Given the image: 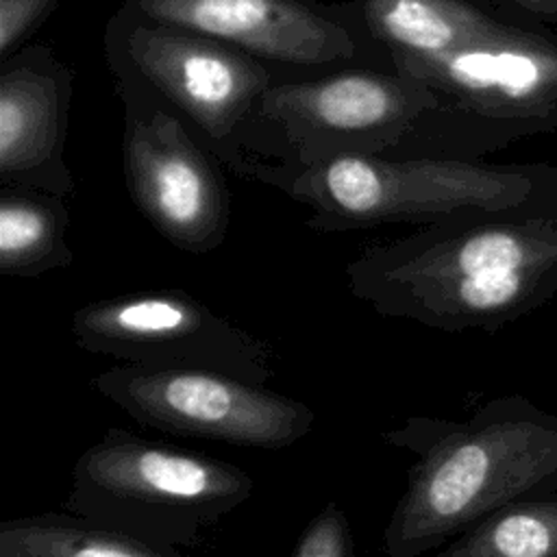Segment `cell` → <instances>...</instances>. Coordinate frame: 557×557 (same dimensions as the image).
<instances>
[{
	"label": "cell",
	"instance_id": "obj_2",
	"mask_svg": "<svg viewBox=\"0 0 557 557\" xmlns=\"http://www.w3.org/2000/svg\"><path fill=\"white\" fill-rule=\"evenodd\" d=\"M383 440L413 461L381 537V557H422L498 507L557 485V411L522 394L466 420L409 416Z\"/></svg>",
	"mask_w": 557,
	"mask_h": 557
},
{
	"label": "cell",
	"instance_id": "obj_3",
	"mask_svg": "<svg viewBox=\"0 0 557 557\" xmlns=\"http://www.w3.org/2000/svg\"><path fill=\"white\" fill-rule=\"evenodd\" d=\"M274 189L309 209L305 224L344 233L557 202V165L429 154H342L281 178Z\"/></svg>",
	"mask_w": 557,
	"mask_h": 557
},
{
	"label": "cell",
	"instance_id": "obj_6",
	"mask_svg": "<svg viewBox=\"0 0 557 557\" xmlns=\"http://www.w3.org/2000/svg\"><path fill=\"white\" fill-rule=\"evenodd\" d=\"M252 487L235 463L111 426L76 459L63 509L183 550L244 505Z\"/></svg>",
	"mask_w": 557,
	"mask_h": 557
},
{
	"label": "cell",
	"instance_id": "obj_8",
	"mask_svg": "<svg viewBox=\"0 0 557 557\" xmlns=\"http://www.w3.org/2000/svg\"><path fill=\"white\" fill-rule=\"evenodd\" d=\"M122 100V174L135 209L174 248L218 250L231 224V194L220 159L170 109L133 85Z\"/></svg>",
	"mask_w": 557,
	"mask_h": 557
},
{
	"label": "cell",
	"instance_id": "obj_17",
	"mask_svg": "<svg viewBox=\"0 0 557 557\" xmlns=\"http://www.w3.org/2000/svg\"><path fill=\"white\" fill-rule=\"evenodd\" d=\"M292 557H355V540L346 511L329 500L302 529Z\"/></svg>",
	"mask_w": 557,
	"mask_h": 557
},
{
	"label": "cell",
	"instance_id": "obj_4",
	"mask_svg": "<svg viewBox=\"0 0 557 557\" xmlns=\"http://www.w3.org/2000/svg\"><path fill=\"white\" fill-rule=\"evenodd\" d=\"M435 104L426 83L396 67L281 76L242 133L237 176L274 187L333 157L392 152Z\"/></svg>",
	"mask_w": 557,
	"mask_h": 557
},
{
	"label": "cell",
	"instance_id": "obj_5",
	"mask_svg": "<svg viewBox=\"0 0 557 557\" xmlns=\"http://www.w3.org/2000/svg\"><path fill=\"white\" fill-rule=\"evenodd\" d=\"M437 104L389 154L483 159L527 135L557 131V35L513 22L440 59L400 67Z\"/></svg>",
	"mask_w": 557,
	"mask_h": 557
},
{
	"label": "cell",
	"instance_id": "obj_7",
	"mask_svg": "<svg viewBox=\"0 0 557 557\" xmlns=\"http://www.w3.org/2000/svg\"><path fill=\"white\" fill-rule=\"evenodd\" d=\"M104 59L115 83L141 89L178 115L235 176L242 133L263 94L283 76L213 37L120 7L104 24Z\"/></svg>",
	"mask_w": 557,
	"mask_h": 557
},
{
	"label": "cell",
	"instance_id": "obj_13",
	"mask_svg": "<svg viewBox=\"0 0 557 557\" xmlns=\"http://www.w3.org/2000/svg\"><path fill=\"white\" fill-rule=\"evenodd\" d=\"M370 37L396 70L440 59L487 39L518 20H507L476 0H352Z\"/></svg>",
	"mask_w": 557,
	"mask_h": 557
},
{
	"label": "cell",
	"instance_id": "obj_14",
	"mask_svg": "<svg viewBox=\"0 0 557 557\" xmlns=\"http://www.w3.org/2000/svg\"><path fill=\"white\" fill-rule=\"evenodd\" d=\"M67 198L0 185V274L35 278L72 263Z\"/></svg>",
	"mask_w": 557,
	"mask_h": 557
},
{
	"label": "cell",
	"instance_id": "obj_11",
	"mask_svg": "<svg viewBox=\"0 0 557 557\" xmlns=\"http://www.w3.org/2000/svg\"><path fill=\"white\" fill-rule=\"evenodd\" d=\"M74 344L141 368L224 372L265 385L270 346L183 289H148L85 302L70 318Z\"/></svg>",
	"mask_w": 557,
	"mask_h": 557
},
{
	"label": "cell",
	"instance_id": "obj_16",
	"mask_svg": "<svg viewBox=\"0 0 557 557\" xmlns=\"http://www.w3.org/2000/svg\"><path fill=\"white\" fill-rule=\"evenodd\" d=\"M437 557H557V485L498 507Z\"/></svg>",
	"mask_w": 557,
	"mask_h": 557
},
{
	"label": "cell",
	"instance_id": "obj_1",
	"mask_svg": "<svg viewBox=\"0 0 557 557\" xmlns=\"http://www.w3.org/2000/svg\"><path fill=\"white\" fill-rule=\"evenodd\" d=\"M350 294L429 329L494 331L557 296V202L446 220L363 248Z\"/></svg>",
	"mask_w": 557,
	"mask_h": 557
},
{
	"label": "cell",
	"instance_id": "obj_10",
	"mask_svg": "<svg viewBox=\"0 0 557 557\" xmlns=\"http://www.w3.org/2000/svg\"><path fill=\"white\" fill-rule=\"evenodd\" d=\"M91 385L144 426L233 446L278 450L315 426L307 403L224 372L120 363Z\"/></svg>",
	"mask_w": 557,
	"mask_h": 557
},
{
	"label": "cell",
	"instance_id": "obj_9",
	"mask_svg": "<svg viewBox=\"0 0 557 557\" xmlns=\"http://www.w3.org/2000/svg\"><path fill=\"white\" fill-rule=\"evenodd\" d=\"M120 9L213 37L283 76L394 67L352 0H122Z\"/></svg>",
	"mask_w": 557,
	"mask_h": 557
},
{
	"label": "cell",
	"instance_id": "obj_12",
	"mask_svg": "<svg viewBox=\"0 0 557 557\" xmlns=\"http://www.w3.org/2000/svg\"><path fill=\"white\" fill-rule=\"evenodd\" d=\"M74 70L44 44L0 61V185L70 198L76 189L65 161Z\"/></svg>",
	"mask_w": 557,
	"mask_h": 557
},
{
	"label": "cell",
	"instance_id": "obj_19",
	"mask_svg": "<svg viewBox=\"0 0 557 557\" xmlns=\"http://www.w3.org/2000/svg\"><path fill=\"white\" fill-rule=\"evenodd\" d=\"M481 4H496L518 22H548L557 24V0H476Z\"/></svg>",
	"mask_w": 557,
	"mask_h": 557
},
{
	"label": "cell",
	"instance_id": "obj_15",
	"mask_svg": "<svg viewBox=\"0 0 557 557\" xmlns=\"http://www.w3.org/2000/svg\"><path fill=\"white\" fill-rule=\"evenodd\" d=\"M0 557H185L115 527L72 513L44 511L0 522Z\"/></svg>",
	"mask_w": 557,
	"mask_h": 557
},
{
	"label": "cell",
	"instance_id": "obj_18",
	"mask_svg": "<svg viewBox=\"0 0 557 557\" xmlns=\"http://www.w3.org/2000/svg\"><path fill=\"white\" fill-rule=\"evenodd\" d=\"M61 0H0V61L24 48Z\"/></svg>",
	"mask_w": 557,
	"mask_h": 557
}]
</instances>
